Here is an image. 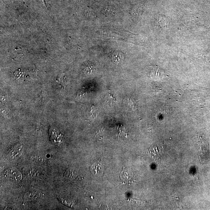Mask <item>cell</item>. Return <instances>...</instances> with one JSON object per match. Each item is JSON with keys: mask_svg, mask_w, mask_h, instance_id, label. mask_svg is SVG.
<instances>
[{"mask_svg": "<svg viewBox=\"0 0 210 210\" xmlns=\"http://www.w3.org/2000/svg\"><path fill=\"white\" fill-rule=\"evenodd\" d=\"M4 175L7 180L13 182L19 181L22 177L18 171L12 168H8L4 171Z\"/></svg>", "mask_w": 210, "mask_h": 210, "instance_id": "1", "label": "cell"}, {"mask_svg": "<svg viewBox=\"0 0 210 210\" xmlns=\"http://www.w3.org/2000/svg\"><path fill=\"white\" fill-rule=\"evenodd\" d=\"M134 173L131 168H124L120 174V179L124 183H130L133 182L135 180L134 178Z\"/></svg>", "mask_w": 210, "mask_h": 210, "instance_id": "2", "label": "cell"}, {"mask_svg": "<svg viewBox=\"0 0 210 210\" xmlns=\"http://www.w3.org/2000/svg\"><path fill=\"white\" fill-rule=\"evenodd\" d=\"M93 70H94V68L93 66L92 65H88L85 68V73H92V72L93 71Z\"/></svg>", "mask_w": 210, "mask_h": 210, "instance_id": "8", "label": "cell"}, {"mask_svg": "<svg viewBox=\"0 0 210 210\" xmlns=\"http://www.w3.org/2000/svg\"><path fill=\"white\" fill-rule=\"evenodd\" d=\"M91 170L93 173L97 174L98 173L101 171V165L99 163H95L92 166Z\"/></svg>", "mask_w": 210, "mask_h": 210, "instance_id": "6", "label": "cell"}, {"mask_svg": "<svg viewBox=\"0 0 210 210\" xmlns=\"http://www.w3.org/2000/svg\"><path fill=\"white\" fill-rule=\"evenodd\" d=\"M23 152V148L21 145H17L9 151L8 156L11 159H16L21 156Z\"/></svg>", "mask_w": 210, "mask_h": 210, "instance_id": "3", "label": "cell"}, {"mask_svg": "<svg viewBox=\"0 0 210 210\" xmlns=\"http://www.w3.org/2000/svg\"><path fill=\"white\" fill-rule=\"evenodd\" d=\"M157 21L160 26L162 27H165L166 24V22L167 21L165 18L163 17H158Z\"/></svg>", "mask_w": 210, "mask_h": 210, "instance_id": "7", "label": "cell"}, {"mask_svg": "<svg viewBox=\"0 0 210 210\" xmlns=\"http://www.w3.org/2000/svg\"><path fill=\"white\" fill-rule=\"evenodd\" d=\"M151 76L155 79H161L165 76L164 73L158 67L152 68L151 72Z\"/></svg>", "mask_w": 210, "mask_h": 210, "instance_id": "4", "label": "cell"}, {"mask_svg": "<svg viewBox=\"0 0 210 210\" xmlns=\"http://www.w3.org/2000/svg\"><path fill=\"white\" fill-rule=\"evenodd\" d=\"M124 55L120 52H115L112 54L111 60L114 63L120 64L124 60Z\"/></svg>", "mask_w": 210, "mask_h": 210, "instance_id": "5", "label": "cell"}]
</instances>
